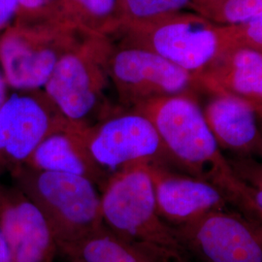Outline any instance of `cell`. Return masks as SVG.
Returning <instances> with one entry per match:
<instances>
[{"instance_id":"obj_1","label":"cell","mask_w":262,"mask_h":262,"mask_svg":"<svg viewBox=\"0 0 262 262\" xmlns=\"http://www.w3.org/2000/svg\"><path fill=\"white\" fill-rule=\"evenodd\" d=\"M132 110L154 124L173 164L212 183L232 208L258 221L248 188L225 159L193 94L154 98Z\"/></svg>"},{"instance_id":"obj_2","label":"cell","mask_w":262,"mask_h":262,"mask_svg":"<svg viewBox=\"0 0 262 262\" xmlns=\"http://www.w3.org/2000/svg\"><path fill=\"white\" fill-rule=\"evenodd\" d=\"M100 191L104 224L115 234L159 261L194 262L159 215L148 163L113 173Z\"/></svg>"},{"instance_id":"obj_3","label":"cell","mask_w":262,"mask_h":262,"mask_svg":"<svg viewBox=\"0 0 262 262\" xmlns=\"http://www.w3.org/2000/svg\"><path fill=\"white\" fill-rule=\"evenodd\" d=\"M111 38L89 34L57 62L43 92L66 122L86 129L121 108L109 102Z\"/></svg>"},{"instance_id":"obj_4","label":"cell","mask_w":262,"mask_h":262,"mask_svg":"<svg viewBox=\"0 0 262 262\" xmlns=\"http://www.w3.org/2000/svg\"><path fill=\"white\" fill-rule=\"evenodd\" d=\"M11 172L17 187L47 219L59 253L105 225L101 191L92 180L75 174L39 171L25 165Z\"/></svg>"},{"instance_id":"obj_5","label":"cell","mask_w":262,"mask_h":262,"mask_svg":"<svg viewBox=\"0 0 262 262\" xmlns=\"http://www.w3.org/2000/svg\"><path fill=\"white\" fill-rule=\"evenodd\" d=\"M111 38L119 44L151 51L194 77L230 48L224 26L193 12L124 27Z\"/></svg>"},{"instance_id":"obj_6","label":"cell","mask_w":262,"mask_h":262,"mask_svg":"<svg viewBox=\"0 0 262 262\" xmlns=\"http://www.w3.org/2000/svg\"><path fill=\"white\" fill-rule=\"evenodd\" d=\"M67 21L10 26L0 35V66L10 89L43 90L59 59L86 35Z\"/></svg>"},{"instance_id":"obj_7","label":"cell","mask_w":262,"mask_h":262,"mask_svg":"<svg viewBox=\"0 0 262 262\" xmlns=\"http://www.w3.org/2000/svg\"><path fill=\"white\" fill-rule=\"evenodd\" d=\"M107 69L121 107L126 110L154 98L194 95L199 90L194 76L164 57L147 49L122 45L113 40Z\"/></svg>"},{"instance_id":"obj_8","label":"cell","mask_w":262,"mask_h":262,"mask_svg":"<svg viewBox=\"0 0 262 262\" xmlns=\"http://www.w3.org/2000/svg\"><path fill=\"white\" fill-rule=\"evenodd\" d=\"M230 207L174 227L193 261L262 262V223Z\"/></svg>"},{"instance_id":"obj_9","label":"cell","mask_w":262,"mask_h":262,"mask_svg":"<svg viewBox=\"0 0 262 262\" xmlns=\"http://www.w3.org/2000/svg\"><path fill=\"white\" fill-rule=\"evenodd\" d=\"M84 138L92 159L109 175L138 163H172L154 124L134 110L121 108L84 129Z\"/></svg>"},{"instance_id":"obj_10","label":"cell","mask_w":262,"mask_h":262,"mask_svg":"<svg viewBox=\"0 0 262 262\" xmlns=\"http://www.w3.org/2000/svg\"><path fill=\"white\" fill-rule=\"evenodd\" d=\"M67 124L42 90L9 94L0 109V174L24 165L45 137Z\"/></svg>"},{"instance_id":"obj_11","label":"cell","mask_w":262,"mask_h":262,"mask_svg":"<svg viewBox=\"0 0 262 262\" xmlns=\"http://www.w3.org/2000/svg\"><path fill=\"white\" fill-rule=\"evenodd\" d=\"M0 226L12 262H55L59 249L52 227L19 187L0 185Z\"/></svg>"},{"instance_id":"obj_12","label":"cell","mask_w":262,"mask_h":262,"mask_svg":"<svg viewBox=\"0 0 262 262\" xmlns=\"http://www.w3.org/2000/svg\"><path fill=\"white\" fill-rule=\"evenodd\" d=\"M148 167L159 215L174 227L231 206L225 193L206 180L180 174L159 163H148Z\"/></svg>"},{"instance_id":"obj_13","label":"cell","mask_w":262,"mask_h":262,"mask_svg":"<svg viewBox=\"0 0 262 262\" xmlns=\"http://www.w3.org/2000/svg\"><path fill=\"white\" fill-rule=\"evenodd\" d=\"M199 90L228 94L262 108V52L232 46L225 50L195 76Z\"/></svg>"},{"instance_id":"obj_14","label":"cell","mask_w":262,"mask_h":262,"mask_svg":"<svg viewBox=\"0 0 262 262\" xmlns=\"http://www.w3.org/2000/svg\"><path fill=\"white\" fill-rule=\"evenodd\" d=\"M207 123L221 149L236 157L262 155V129L252 104L228 94H213L203 109Z\"/></svg>"},{"instance_id":"obj_15","label":"cell","mask_w":262,"mask_h":262,"mask_svg":"<svg viewBox=\"0 0 262 262\" xmlns=\"http://www.w3.org/2000/svg\"><path fill=\"white\" fill-rule=\"evenodd\" d=\"M24 165L39 171L83 176L92 180L100 190L110 177L92 159L84 142V129L71 124L50 133Z\"/></svg>"},{"instance_id":"obj_16","label":"cell","mask_w":262,"mask_h":262,"mask_svg":"<svg viewBox=\"0 0 262 262\" xmlns=\"http://www.w3.org/2000/svg\"><path fill=\"white\" fill-rule=\"evenodd\" d=\"M60 253L66 262H161L124 241L105 225Z\"/></svg>"},{"instance_id":"obj_17","label":"cell","mask_w":262,"mask_h":262,"mask_svg":"<svg viewBox=\"0 0 262 262\" xmlns=\"http://www.w3.org/2000/svg\"><path fill=\"white\" fill-rule=\"evenodd\" d=\"M66 21L93 34L113 37L121 28L120 0H62Z\"/></svg>"},{"instance_id":"obj_18","label":"cell","mask_w":262,"mask_h":262,"mask_svg":"<svg viewBox=\"0 0 262 262\" xmlns=\"http://www.w3.org/2000/svg\"><path fill=\"white\" fill-rule=\"evenodd\" d=\"M192 12L217 26H235L261 14L262 0H193Z\"/></svg>"},{"instance_id":"obj_19","label":"cell","mask_w":262,"mask_h":262,"mask_svg":"<svg viewBox=\"0 0 262 262\" xmlns=\"http://www.w3.org/2000/svg\"><path fill=\"white\" fill-rule=\"evenodd\" d=\"M192 3L193 0H120V29L187 10L192 12Z\"/></svg>"},{"instance_id":"obj_20","label":"cell","mask_w":262,"mask_h":262,"mask_svg":"<svg viewBox=\"0 0 262 262\" xmlns=\"http://www.w3.org/2000/svg\"><path fill=\"white\" fill-rule=\"evenodd\" d=\"M56 21H66L62 0H18L17 15L13 24L29 26Z\"/></svg>"},{"instance_id":"obj_21","label":"cell","mask_w":262,"mask_h":262,"mask_svg":"<svg viewBox=\"0 0 262 262\" xmlns=\"http://www.w3.org/2000/svg\"><path fill=\"white\" fill-rule=\"evenodd\" d=\"M235 174L248 188V192L262 223V163L252 157L228 159Z\"/></svg>"},{"instance_id":"obj_22","label":"cell","mask_w":262,"mask_h":262,"mask_svg":"<svg viewBox=\"0 0 262 262\" xmlns=\"http://www.w3.org/2000/svg\"><path fill=\"white\" fill-rule=\"evenodd\" d=\"M224 27L230 47L245 46L262 52V13L243 24Z\"/></svg>"},{"instance_id":"obj_23","label":"cell","mask_w":262,"mask_h":262,"mask_svg":"<svg viewBox=\"0 0 262 262\" xmlns=\"http://www.w3.org/2000/svg\"><path fill=\"white\" fill-rule=\"evenodd\" d=\"M18 10V0H0V35L13 25Z\"/></svg>"},{"instance_id":"obj_24","label":"cell","mask_w":262,"mask_h":262,"mask_svg":"<svg viewBox=\"0 0 262 262\" xmlns=\"http://www.w3.org/2000/svg\"><path fill=\"white\" fill-rule=\"evenodd\" d=\"M0 262H12L9 248L0 226Z\"/></svg>"},{"instance_id":"obj_25","label":"cell","mask_w":262,"mask_h":262,"mask_svg":"<svg viewBox=\"0 0 262 262\" xmlns=\"http://www.w3.org/2000/svg\"><path fill=\"white\" fill-rule=\"evenodd\" d=\"M9 85L0 70V109L9 95Z\"/></svg>"},{"instance_id":"obj_26","label":"cell","mask_w":262,"mask_h":262,"mask_svg":"<svg viewBox=\"0 0 262 262\" xmlns=\"http://www.w3.org/2000/svg\"><path fill=\"white\" fill-rule=\"evenodd\" d=\"M257 114H258L259 118H260V119H262V108L261 109H259V110H257Z\"/></svg>"},{"instance_id":"obj_27","label":"cell","mask_w":262,"mask_h":262,"mask_svg":"<svg viewBox=\"0 0 262 262\" xmlns=\"http://www.w3.org/2000/svg\"><path fill=\"white\" fill-rule=\"evenodd\" d=\"M261 157H262V155H261Z\"/></svg>"}]
</instances>
